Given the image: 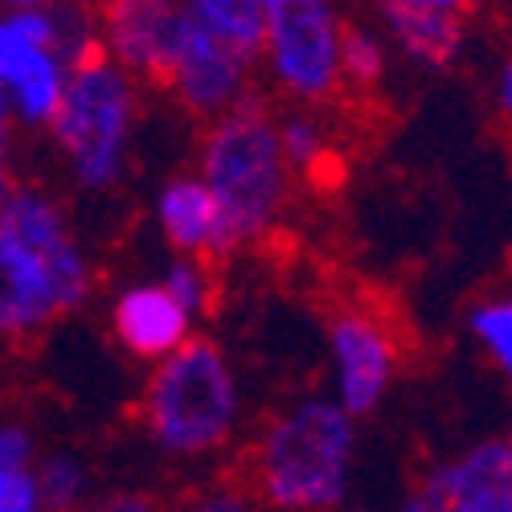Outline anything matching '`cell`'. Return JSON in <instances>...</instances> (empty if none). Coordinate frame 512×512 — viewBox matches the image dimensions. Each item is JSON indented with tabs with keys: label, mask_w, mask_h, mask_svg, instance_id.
<instances>
[{
	"label": "cell",
	"mask_w": 512,
	"mask_h": 512,
	"mask_svg": "<svg viewBox=\"0 0 512 512\" xmlns=\"http://www.w3.org/2000/svg\"><path fill=\"white\" fill-rule=\"evenodd\" d=\"M357 467V422L332 398H300L263 422L242 455V488L267 512H340Z\"/></svg>",
	"instance_id": "2"
},
{
	"label": "cell",
	"mask_w": 512,
	"mask_h": 512,
	"mask_svg": "<svg viewBox=\"0 0 512 512\" xmlns=\"http://www.w3.org/2000/svg\"><path fill=\"white\" fill-rule=\"evenodd\" d=\"M156 226L164 242L177 250V259H222L230 254L222 213L213 205L209 189L201 185L197 173H177L168 177L156 193Z\"/></svg>",
	"instance_id": "14"
},
{
	"label": "cell",
	"mask_w": 512,
	"mask_h": 512,
	"mask_svg": "<svg viewBox=\"0 0 512 512\" xmlns=\"http://www.w3.org/2000/svg\"><path fill=\"white\" fill-rule=\"evenodd\" d=\"M99 50L91 9L74 5H5L0 9V91L17 123L50 127L70 70Z\"/></svg>",
	"instance_id": "6"
},
{
	"label": "cell",
	"mask_w": 512,
	"mask_h": 512,
	"mask_svg": "<svg viewBox=\"0 0 512 512\" xmlns=\"http://www.w3.org/2000/svg\"><path fill=\"white\" fill-rule=\"evenodd\" d=\"M193 324L197 320L160 287V279L123 287L115 295V304H111L115 340L136 361H152V365L181 353L193 340Z\"/></svg>",
	"instance_id": "13"
},
{
	"label": "cell",
	"mask_w": 512,
	"mask_h": 512,
	"mask_svg": "<svg viewBox=\"0 0 512 512\" xmlns=\"http://www.w3.org/2000/svg\"><path fill=\"white\" fill-rule=\"evenodd\" d=\"M377 29L390 54L422 70H447L467 41V5L459 0H386L377 9Z\"/></svg>",
	"instance_id": "12"
},
{
	"label": "cell",
	"mask_w": 512,
	"mask_h": 512,
	"mask_svg": "<svg viewBox=\"0 0 512 512\" xmlns=\"http://www.w3.org/2000/svg\"><path fill=\"white\" fill-rule=\"evenodd\" d=\"M345 17L328 0H263V54L267 82L295 107H328L340 91V41Z\"/></svg>",
	"instance_id": "7"
},
{
	"label": "cell",
	"mask_w": 512,
	"mask_h": 512,
	"mask_svg": "<svg viewBox=\"0 0 512 512\" xmlns=\"http://www.w3.org/2000/svg\"><path fill=\"white\" fill-rule=\"evenodd\" d=\"M279 148L291 168V177H316L324 164H332V136L320 111L308 107H291L279 115Z\"/></svg>",
	"instance_id": "17"
},
{
	"label": "cell",
	"mask_w": 512,
	"mask_h": 512,
	"mask_svg": "<svg viewBox=\"0 0 512 512\" xmlns=\"http://www.w3.org/2000/svg\"><path fill=\"white\" fill-rule=\"evenodd\" d=\"M254 66L226 50L189 9V0L181 5V37H177V54L173 66L164 74V87L177 95V103L197 115V119H222L238 103H246L254 91Z\"/></svg>",
	"instance_id": "9"
},
{
	"label": "cell",
	"mask_w": 512,
	"mask_h": 512,
	"mask_svg": "<svg viewBox=\"0 0 512 512\" xmlns=\"http://www.w3.org/2000/svg\"><path fill=\"white\" fill-rule=\"evenodd\" d=\"M390 74V46L377 25L349 21L345 41H340V78L353 91H377Z\"/></svg>",
	"instance_id": "18"
},
{
	"label": "cell",
	"mask_w": 512,
	"mask_h": 512,
	"mask_svg": "<svg viewBox=\"0 0 512 512\" xmlns=\"http://www.w3.org/2000/svg\"><path fill=\"white\" fill-rule=\"evenodd\" d=\"M242 422V386L230 357L193 336L181 353L152 365L144 386V426L173 459H209L230 447Z\"/></svg>",
	"instance_id": "4"
},
{
	"label": "cell",
	"mask_w": 512,
	"mask_h": 512,
	"mask_svg": "<svg viewBox=\"0 0 512 512\" xmlns=\"http://www.w3.org/2000/svg\"><path fill=\"white\" fill-rule=\"evenodd\" d=\"M33 463H37L33 435L17 422H0V467H9V472H29Z\"/></svg>",
	"instance_id": "23"
},
{
	"label": "cell",
	"mask_w": 512,
	"mask_h": 512,
	"mask_svg": "<svg viewBox=\"0 0 512 512\" xmlns=\"http://www.w3.org/2000/svg\"><path fill=\"white\" fill-rule=\"evenodd\" d=\"M160 287L173 295L193 320H201L213 308V300H218V275L201 259H173L168 271L160 275Z\"/></svg>",
	"instance_id": "19"
},
{
	"label": "cell",
	"mask_w": 512,
	"mask_h": 512,
	"mask_svg": "<svg viewBox=\"0 0 512 512\" xmlns=\"http://www.w3.org/2000/svg\"><path fill=\"white\" fill-rule=\"evenodd\" d=\"M136 119L140 82L123 74L107 54L95 50L70 70L62 103L50 119V136L78 189L111 193L123 181Z\"/></svg>",
	"instance_id": "5"
},
{
	"label": "cell",
	"mask_w": 512,
	"mask_h": 512,
	"mask_svg": "<svg viewBox=\"0 0 512 512\" xmlns=\"http://www.w3.org/2000/svg\"><path fill=\"white\" fill-rule=\"evenodd\" d=\"M189 9L226 50H234L250 66H259V54H263V0H189Z\"/></svg>",
	"instance_id": "15"
},
{
	"label": "cell",
	"mask_w": 512,
	"mask_h": 512,
	"mask_svg": "<svg viewBox=\"0 0 512 512\" xmlns=\"http://www.w3.org/2000/svg\"><path fill=\"white\" fill-rule=\"evenodd\" d=\"M33 476H37V496H41V512H82L91 504V467L78 451L62 447L50 451L46 459L33 463Z\"/></svg>",
	"instance_id": "16"
},
{
	"label": "cell",
	"mask_w": 512,
	"mask_h": 512,
	"mask_svg": "<svg viewBox=\"0 0 512 512\" xmlns=\"http://www.w3.org/2000/svg\"><path fill=\"white\" fill-rule=\"evenodd\" d=\"M164 512H267L254 500L242 484H213V488H197L185 500L168 504Z\"/></svg>",
	"instance_id": "21"
},
{
	"label": "cell",
	"mask_w": 512,
	"mask_h": 512,
	"mask_svg": "<svg viewBox=\"0 0 512 512\" xmlns=\"http://www.w3.org/2000/svg\"><path fill=\"white\" fill-rule=\"evenodd\" d=\"M418 496L431 512H512V455L504 439H488L426 472Z\"/></svg>",
	"instance_id": "11"
},
{
	"label": "cell",
	"mask_w": 512,
	"mask_h": 512,
	"mask_svg": "<svg viewBox=\"0 0 512 512\" xmlns=\"http://www.w3.org/2000/svg\"><path fill=\"white\" fill-rule=\"evenodd\" d=\"M504 447H508V455H512V431H508V439H504Z\"/></svg>",
	"instance_id": "27"
},
{
	"label": "cell",
	"mask_w": 512,
	"mask_h": 512,
	"mask_svg": "<svg viewBox=\"0 0 512 512\" xmlns=\"http://www.w3.org/2000/svg\"><path fill=\"white\" fill-rule=\"evenodd\" d=\"M91 287V254L66 205L37 185H17L0 209V336L46 332L87 304Z\"/></svg>",
	"instance_id": "1"
},
{
	"label": "cell",
	"mask_w": 512,
	"mask_h": 512,
	"mask_svg": "<svg viewBox=\"0 0 512 512\" xmlns=\"http://www.w3.org/2000/svg\"><path fill=\"white\" fill-rule=\"evenodd\" d=\"M328 361H332V402L353 422L386 402L402 349L386 316L373 308H340L328 320Z\"/></svg>",
	"instance_id": "8"
},
{
	"label": "cell",
	"mask_w": 512,
	"mask_h": 512,
	"mask_svg": "<svg viewBox=\"0 0 512 512\" xmlns=\"http://www.w3.org/2000/svg\"><path fill=\"white\" fill-rule=\"evenodd\" d=\"M197 177L222 213L230 250L259 246L283 226L295 177L279 148V115L267 99L250 95L209 123L197 152Z\"/></svg>",
	"instance_id": "3"
},
{
	"label": "cell",
	"mask_w": 512,
	"mask_h": 512,
	"mask_svg": "<svg viewBox=\"0 0 512 512\" xmlns=\"http://www.w3.org/2000/svg\"><path fill=\"white\" fill-rule=\"evenodd\" d=\"M467 328L480 340V349L492 357V365L512 377V300L508 295L476 304L472 316H467Z\"/></svg>",
	"instance_id": "20"
},
{
	"label": "cell",
	"mask_w": 512,
	"mask_h": 512,
	"mask_svg": "<svg viewBox=\"0 0 512 512\" xmlns=\"http://www.w3.org/2000/svg\"><path fill=\"white\" fill-rule=\"evenodd\" d=\"M82 512H164V504L148 492H136V488H119V492H103V496H91V504Z\"/></svg>",
	"instance_id": "24"
},
{
	"label": "cell",
	"mask_w": 512,
	"mask_h": 512,
	"mask_svg": "<svg viewBox=\"0 0 512 512\" xmlns=\"http://www.w3.org/2000/svg\"><path fill=\"white\" fill-rule=\"evenodd\" d=\"M394 512H431V504H426L418 492H410V496H406V500H402Z\"/></svg>",
	"instance_id": "26"
},
{
	"label": "cell",
	"mask_w": 512,
	"mask_h": 512,
	"mask_svg": "<svg viewBox=\"0 0 512 512\" xmlns=\"http://www.w3.org/2000/svg\"><path fill=\"white\" fill-rule=\"evenodd\" d=\"M99 54H107L123 74L164 82L181 37V5L173 0H115L95 13Z\"/></svg>",
	"instance_id": "10"
},
{
	"label": "cell",
	"mask_w": 512,
	"mask_h": 512,
	"mask_svg": "<svg viewBox=\"0 0 512 512\" xmlns=\"http://www.w3.org/2000/svg\"><path fill=\"white\" fill-rule=\"evenodd\" d=\"M496 107H500V115H504L508 127H512V50L504 54V62H500V70H496Z\"/></svg>",
	"instance_id": "25"
},
{
	"label": "cell",
	"mask_w": 512,
	"mask_h": 512,
	"mask_svg": "<svg viewBox=\"0 0 512 512\" xmlns=\"http://www.w3.org/2000/svg\"><path fill=\"white\" fill-rule=\"evenodd\" d=\"M0 512H41L33 467L29 472H9V467H0Z\"/></svg>",
	"instance_id": "22"
}]
</instances>
